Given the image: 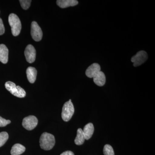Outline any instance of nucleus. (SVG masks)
I'll list each match as a JSON object with an SVG mask.
<instances>
[{"instance_id": "nucleus-6", "label": "nucleus", "mask_w": 155, "mask_h": 155, "mask_svg": "<svg viewBox=\"0 0 155 155\" xmlns=\"http://www.w3.org/2000/svg\"><path fill=\"white\" fill-rule=\"evenodd\" d=\"M38 120L35 116H29L25 117L22 121V125L26 130H33L36 127Z\"/></svg>"}, {"instance_id": "nucleus-19", "label": "nucleus", "mask_w": 155, "mask_h": 155, "mask_svg": "<svg viewBox=\"0 0 155 155\" xmlns=\"http://www.w3.org/2000/svg\"><path fill=\"white\" fill-rule=\"evenodd\" d=\"M21 7L24 10H27L30 7L31 1V0H20L19 1Z\"/></svg>"}, {"instance_id": "nucleus-21", "label": "nucleus", "mask_w": 155, "mask_h": 155, "mask_svg": "<svg viewBox=\"0 0 155 155\" xmlns=\"http://www.w3.org/2000/svg\"><path fill=\"white\" fill-rule=\"evenodd\" d=\"M5 32V28L2 19L0 18V35H2Z\"/></svg>"}, {"instance_id": "nucleus-4", "label": "nucleus", "mask_w": 155, "mask_h": 155, "mask_svg": "<svg viewBox=\"0 0 155 155\" xmlns=\"http://www.w3.org/2000/svg\"><path fill=\"white\" fill-rule=\"evenodd\" d=\"M74 106L71 102V100H69L65 103L62 112V118L65 122H68L72 118L74 113Z\"/></svg>"}, {"instance_id": "nucleus-11", "label": "nucleus", "mask_w": 155, "mask_h": 155, "mask_svg": "<svg viewBox=\"0 0 155 155\" xmlns=\"http://www.w3.org/2000/svg\"><path fill=\"white\" fill-rule=\"evenodd\" d=\"M78 3V1L76 0H58L57 1V5L61 8L73 7L77 5Z\"/></svg>"}, {"instance_id": "nucleus-12", "label": "nucleus", "mask_w": 155, "mask_h": 155, "mask_svg": "<svg viewBox=\"0 0 155 155\" xmlns=\"http://www.w3.org/2000/svg\"><path fill=\"white\" fill-rule=\"evenodd\" d=\"M93 78L95 84L98 86H104L106 83L105 75L102 71L98 72Z\"/></svg>"}, {"instance_id": "nucleus-2", "label": "nucleus", "mask_w": 155, "mask_h": 155, "mask_svg": "<svg viewBox=\"0 0 155 155\" xmlns=\"http://www.w3.org/2000/svg\"><path fill=\"white\" fill-rule=\"evenodd\" d=\"M8 22L11 28L12 35L14 36H17L20 34L22 25L21 21L16 14H11L8 17Z\"/></svg>"}, {"instance_id": "nucleus-3", "label": "nucleus", "mask_w": 155, "mask_h": 155, "mask_svg": "<svg viewBox=\"0 0 155 155\" xmlns=\"http://www.w3.org/2000/svg\"><path fill=\"white\" fill-rule=\"evenodd\" d=\"M5 86L7 90L15 96L19 98H23L26 95L25 91L19 86H16V84L12 81H8L5 84Z\"/></svg>"}, {"instance_id": "nucleus-16", "label": "nucleus", "mask_w": 155, "mask_h": 155, "mask_svg": "<svg viewBox=\"0 0 155 155\" xmlns=\"http://www.w3.org/2000/svg\"><path fill=\"white\" fill-rule=\"evenodd\" d=\"M85 139L84 134L83 130L81 128H78L77 130V136L75 138V143L77 145L83 144Z\"/></svg>"}, {"instance_id": "nucleus-8", "label": "nucleus", "mask_w": 155, "mask_h": 155, "mask_svg": "<svg viewBox=\"0 0 155 155\" xmlns=\"http://www.w3.org/2000/svg\"><path fill=\"white\" fill-rule=\"evenodd\" d=\"M24 54L26 61L28 63H33L36 58V50L33 46L28 45L25 48Z\"/></svg>"}, {"instance_id": "nucleus-13", "label": "nucleus", "mask_w": 155, "mask_h": 155, "mask_svg": "<svg viewBox=\"0 0 155 155\" xmlns=\"http://www.w3.org/2000/svg\"><path fill=\"white\" fill-rule=\"evenodd\" d=\"M26 75L29 82L34 83L36 79L37 71L35 68L33 67H28L26 70Z\"/></svg>"}, {"instance_id": "nucleus-7", "label": "nucleus", "mask_w": 155, "mask_h": 155, "mask_svg": "<svg viewBox=\"0 0 155 155\" xmlns=\"http://www.w3.org/2000/svg\"><path fill=\"white\" fill-rule=\"evenodd\" d=\"M31 34L35 41H40L42 38L43 33L41 28L35 21L31 22Z\"/></svg>"}, {"instance_id": "nucleus-18", "label": "nucleus", "mask_w": 155, "mask_h": 155, "mask_svg": "<svg viewBox=\"0 0 155 155\" xmlns=\"http://www.w3.org/2000/svg\"><path fill=\"white\" fill-rule=\"evenodd\" d=\"M104 155H115L113 147L109 144H106L104 147Z\"/></svg>"}, {"instance_id": "nucleus-15", "label": "nucleus", "mask_w": 155, "mask_h": 155, "mask_svg": "<svg viewBox=\"0 0 155 155\" xmlns=\"http://www.w3.org/2000/svg\"><path fill=\"white\" fill-rule=\"evenodd\" d=\"M25 150V147L19 143L14 144L11 149V155H20Z\"/></svg>"}, {"instance_id": "nucleus-1", "label": "nucleus", "mask_w": 155, "mask_h": 155, "mask_svg": "<svg viewBox=\"0 0 155 155\" xmlns=\"http://www.w3.org/2000/svg\"><path fill=\"white\" fill-rule=\"evenodd\" d=\"M55 143V139L53 134L44 132L41 136L40 145L42 149L49 150L52 149Z\"/></svg>"}, {"instance_id": "nucleus-20", "label": "nucleus", "mask_w": 155, "mask_h": 155, "mask_svg": "<svg viewBox=\"0 0 155 155\" xmlns=\"http://www.w3.org/2000/svg\"><path fill=\"white\" fill-rule=\"evenodd\" d=\"M11 122L10 120H6L0 116V127H5L6 125L10 124Z\"/></svg>"}, {"instance_id": "nucleus-22", "label": "nucleus", "mask_w": 155, "mask_h": 155, "mask_svg": "<svg viewBox=\"0 0 155 155\" xmlns=\"http://www.w3.org/2000/svg\"><path fill=\"white\" fill-rule=\"evenodd\" d=\"M61 155H74V154L71 151H67L62 153Z\"/></svg>"}, {"instance_id": "nucleus-17", "label": "nucleus", "mask_w": 155, "mask_h": 155, "mask_svg": "<svg viewBox=\"0 0 155 155\" xmlns=\"http://www.w3.org/2000/svg\"><path fill=\"white\" fill-rule=\"evenodd\" d=\"M8 138V134L7 132L4 131L0 133V147L2 146L5 143Z\"/></svg>"}, {"instance_id": "nucleus-9", "label": "nucleus", "mask_w": 155, "mask_h": 155, "mask_svg": "<svg viewBox=\"0 0 155 155\" xmlns=\"http://www.w3.org/2000/svg\"><path fill=\"white\" fill-rule=\"evenodd\" d=\"M101 66L99 64L94 63L87 68L85 72V74L87 77L93 78L98 72L101 71Z\"/></svg>"}, {"instance_id": "nucleus-10", "label": "nucleus", "mask_w": 155, "mask_h": 155, "mask_svg": "<svg viewBox=\"0 0 155 155\" xmlns=\"http://www.w3.org/2000/svg\"><path fill=\"white\" fill-rule=\"evenodd\" d=\"M9 51L5 45H0V61L4 64L8 63Z\"/></svg>"}, {"instance_id": "nucleus-5", "label": "nucleus", "mask_w": 155, "mask_h": 155, "mask_svg": "<svg viewBox=\"0 0 155 155\" xmlns=\"http://www.w3.org/2000/svg\"><path fill=\"white\" fill-rule=\"evenodd\" d=\"M147 59L148 55L146 52L141 51L132 57L131 61L133 63V66L134 67H137L143 64Z\"/></svg>"}, {"instance_id": "nucleus-14", "label": "nucleus", "mask_w": 155, "mask_h": 155, "mask_svg": "<svg viewBox=\"0 0 155 155\" xmlns=\"http://www.w3.org/2000/svg\"><path fill=\"white\" fill-rule=\"evenodd\" d=\"M83 130L85 140H88L91 138L94 132V126L93 124L91 123L87 124L84 127L83 130Z\"/></svg>"}]
</instances>
